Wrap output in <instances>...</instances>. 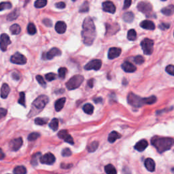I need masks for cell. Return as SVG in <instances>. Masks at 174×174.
<instances>
[{
    "mask_svg": "<svg viewBox=\"0 0 174 174\" xmlns=\"http://www.w3.org/2000/svg\"><path fill=\"white\" fill-rule=\"evenodd\" d=\"M82 37L84 44L90 46L95 38V27L93 19L88 16L84 19L82 25Z\"/></svg>",
    "mask_w": 174,
    "mask_h": 174,
    "instance_id": "obj_1",
    "label": "cell"
},
{
    "mask_svg": "<svg viewBox=\"0 0 174 174\" xmlns=\"http://www.w3.org/2000/svg\"><path fill=\"white\" fill-rule=\"evenodd\" d=\"M151 144L156 148L159 153L170 150L174 145V139L171 137H160L154 136L152 138Z\"/></svg>",
    "mask_w": 174,
    "mask_h": 174,
    "instance_id": "obj_2",
    "label": "cell"
},
{
    "mask_svg": "<svg viewBox=\"0 0 174 174\" xmlns=\"http://www.w3.org/2000/svg\"><path fill=\"white\" fill-rule=\"evenodd\" d=\"M49 99L46 95H40L37 97L32 104V108L31 110L29 117L34 116L35 114L41 112L43 109L45 108L46 104L48 103Z\"/></svg>",
    "mask_w": 174,
    "mask_h": 174,
    "instance_id": "obj_3",
    "label": "cell"
},
{
    "mask_svg": "<svg viewBox=\"0 0 174 174\" xmlns=\"http://www.w3.org/2000/svg\"><path fill=\"white\" fill-rule=\"evenodd\" d=\"M83 81H84V77L82 75H75L66 83V87L70 90H74L80 87Z\"/></svg>",
    "mask_w": 174,
    "mask_h": 174,
    "instance_id": "obj_4",
    "label": "cell"
},
{
    "mask_svg": "<svg viewBox=\"0 0 174 174\" xmlns=\"http://www.w3.org/2000/svg\"><path fill=\"white\" fill-rule=\"evenodd\" d=\"M128 103L135 108H140L145 104L144 98H142L133 93H130L127 97Z\"/></svg>",
    "mask_w": 174,
    "mask_h": 174,
    "instance_id": "obj_5",
    "label": "cell"
},
{
    "mask_svg": "<svg viewBox=\"0 0 174 174\" xmlns=\"http://www.w3.org/2000/svg\"><path fill=\"white\" fill-rule=\"evenodd\" d=\"M141 46L144 53L147 55H150L152 53L154 50L153 40L148 39V38H145L141 42Z\"/></svg>",
    "mask_w": 174,
    "mask_h": 174,
    "instance_id": "obj_6",
    "label": "cell"
},
{
    "mask_svg": "<svg viewBox=\"0 0 174 174\" xmlns=\"http://www.w3.org/2000/svg\"><path fill=\"white\" fill-rule=\"evenodd\" d=\"M10 61L12 63L17 64V65H25L27 63V58L20 52H16L11 57Z\"/></svg>",
    "mask_w": 174,
    "mask_h": 174,
    "instance_id": "obj_7",
    "label": "cell"
},
{
    "mask_svg": "<svg viewBox=\"0 0 174 174\" xmlns=\"http://www.w3.org/2000/svg\"><path fill=\"white\" fill-rule=\"evenodd\" d=\"M138 10L142 12L146 16H148L152 12V6L151 4L146 1H141L137 5Z\"/></svg>",
    "mask_w": 174,
    "mask_h": 174,
    "instance_id": "obj_8",
    "label": "cell"
},
{
    "mask_svg": "<svg viewBox=\"0 0 174 174\" xmlns=\"http://www.w3.org/2000/svg\"><path fill=\"white\" fill-rule=\"evenodd\" d=\"M61 55V51L60 49L57 48H52L50 51L46 52V53H44L42 55L43 59H48V60H51L54 57Z\"/></svg>",
    "mask_w": 174,
    "mask_h": 174,
    "instance_id": "obj_9",
    "label": "cell"
},
{
    "mask_svg": "<svg viewBox=\"0 0 174 174\" xmlns=\"http://www.w3.org/2000/svg\"><path fill=\"white\" fill-rule=\"evenodd\" d=\"M11 44V40L10 37L6 33H2L0 35V48L2 51H6L8 46Z\"/></svg>",
    "mask_w": 174,
    "mask_h": 174,
    "instance_id": "obj_10",
    "label": "cell"
},
{
    "mask_svg": "<svg viewBox=\"0 0 174 174\" xmlns=\"http://www.w3.org/2000/svg\"><path fill=\"white\" fill-rule=\"evenodd\" d=\"M56 161L55 156H54L53 154L48 152L44 154L40 159V163L42 164H46V165H52Z\"/></svg>",
    "mask_w": 174,
    "mask_h": 174,
    "instance_id": "obj_11",
    "label": "cell"
},
{
    "mask_svg": "<svg viewBox=\"0 0 174 174\" xmlns=\"http://www.w3.org/2000/svg\"><path fill=\"white\" fill-rule=\"evenodd\" d=\"M102 62L99 59H95L90 61L87 65L84 66V69L86 70H99L101 68Z\"/></svg>",
    "mask_w": 174,
    "mask_h": 174,
    "instance_id": "obj_12",
    "label": "cell"
},
{
    "mask_svg": "<svg viewBox=\"0 0 174 174\" xmlns=\"http://www.w3.org/2000/svg\"><path fill=\"white\" fill-rule=\"evenodd\" d=\"M58 136L59 138L63 139L65 142L68 143L71 145H73L74 144V142H73V139L72 137L69 134L68 131L67 130H61L58 133Z\"/></svg>",
    "mask_w": 174,
    "mask_h": 174,
    "instance_id": "obj_13",
    "label": "cell"
},
{
    "mask_svg": "<svg viewBox=\"0 0 174 174\" xmlns=\"http://www.w3.org/2000/svg\"><path fill=\"white\" fill-rule=\"evenodd\" d=\"M23 145V139L21 137H18L11 140L10 142V148L12 151H17L21 148Z\"/></svg>",
    "mask_w": 174,
    "mask_h": 174,
    "instance_id": "obj_14",
    "label": "cell"
},
{
    "mask_svg": "<svg viewBox=\"0 0 174 174\" xmlns=\"http://www.w3.org/2000/svg\"><path fill=\"white\" fill-rule=\"evenodd\" d=\"M102 7H103V10L105 12H109L111 14L115 13L116 6L113 4V2L109 1H104L103 4H102Z\"/></svg>",
    "mask_w": 174,
    "mask_h": 174,
    "instance_id": "obj_15",
    "label": "cell"
},
{
    "mask_svg": "<svg viewBox=\"0 0 174 174\" xmlns=\"http://www.w3.org/2000/svg\"><path fill=\"white\" fill-rule=\"evenodd\" d=\"M121 49L120 48H111L108 51V58L109 59H114L118 57L121 54Z\"/></svg>",
    "mask_w": 174,
    "mask_h": 174,
    "instance_id": "obj_16",
    "label": "cell"
},
{
    "mask_svg": "<svg viewBox=\"0 0 174 174\" xmlns=\"http://www.w3.org/2000/svg\"><path fill=\"white\" fill-rule=\"evenodd\" d=\"M122 68L123 70L125 71V72H128V73H133L135 72L136 71L137 68L136 67L135 65H133V64L131 63L128 61H125V63H123L122 64Z\"/></svg>",
    "mask_w": 174,
    "mask_h": 174,
    "instance_id": "obj_17",
    "label": "cell"
},
{
    "mask_svg": "<svg viewBox=\"0 0 174 174\" xmlns=\"http://www.w3.org/2000/svg\"><path fill=\"white\" fill-rule=\"evenodd\" d=\"M144 165L146 168L147 169L148 171H151V172H153V171H155V162L151 158H148L145 160Z\"/></svg>",
    "mask_w": 174,
    "mask_h": 174,
    "instance_id": "obj_18",
    "label": "cell"
},
{
    "mask_svg": "<svg viewBox=\"0 0 174 174\" xmlns=\"http://www.w3.org/2000/svg\"><path fill=\"white\" fill-rule=\"evenodd\" d=\"M148 146V143L146 139H142L139 142H138L135 146V149L139 152H142L144 150L146 149V148Z\"/></svg>",
    "mask_w": 174,
    "mask_h": 174,
    "instance_id": "obj_19",
    "label": "cell"
},
{
    "mask_svg": "<svg viewBox=\"0 0 174 174\" xmlns=\"http://www.w3.org/2000/svg\"><path fill=\"white\" fill-rule=\"evenodd\" d=\"M106 34L108 35V34H114V33H116L117 32H118L119 29V26L118 24H114V25H110V24H106Z\"/></svg>",
    "mask_w": 174,
    "mask_h": 174,
    "instance_id": "obj_20",
    "label": "cell"
},
{
    "mask_svg": "<svg viewBox=\"0 0 174 174\" xmlns=\"http://www.w3.org/2000/svg\"><path fill=\"white\" fill-rule=\"evenodd\" d=\"M67 29V25L66 23L63 21H59L57 22L55 25V30L56 32L60 34H63L65 32Z\"/></svg>",
    "mask_w": 174,
    "mask_h": 174,
    "instance_id": "obj_21",
    "label": "cell"
},
{
    "mask_svg": "<svg viewBox=\"0 0 174 174\" xmlns=\"http://www.w3.org/2000/svg\"><path fill=\"white\" fill-rule=\"evenodd\" d=\"M140 26L143 29H145L148 30H154L155 29V25L154 23L151 21L149 20H146L142 21V22L140 23Z\"/></svg>",
    "mask_w": 174,
    "mask_h": 174,
    "instance_id": "obj_22",
    "label": "cell"
},
{
    "mask_svg": "<svg viewBox=\"0 0 174 174\" xmlns=\"http://www.w3.org/2000/svg\"><path fill=\"white\" fill-rule=\"evenodd\" d=\"M10 87L8 84L6 83H4L2 85L1 89V98L6 99L8 97V95L10 93Z\"/></svg>",
    "mask_w": 174,
    "mask_h": 174,
    "instance_id": "obj_23",
    "label": "cell"
},
{
    "mask_svg": "<svg viewBox=\"0 0 174 174\" xmlns=\"http://www.w3.org/2000/svg\"><path fill=\"white\" fill-rule=\"evenodd\" d=\"M66 101V98L65 97H62V98L59 99L57 101L55 102V104H54V108L57 112L61 111L62 109H63L64 105L65 104Z\"/></svg>",
    "mask_w": 174,
    "mask_h": 174,
    "instance_id": "obj_24",
    "label": "cell"
},
{
    "mask_svg": "<svg viewBox=\"0 0 174 174\" xmlns=\"http://www.w3.org/2000/svg\"><path fill=\"white\" fill-rule=\"evenodd\" d=\"M19 15H20V10L18 8H16L8 14L7 16V20L8 21H14L18 17Z\"/></svg>",
    "mask_w": 174,
    "mask_h": 174,
    "instance_id": "obj_25",
    "label": "cell"
},
{
    "mask_svg": "<svg viewBox=\"0 0 174 174\" xmlns=\"http://www.w3.org/2000/svg\"><path fill=\"white\" fill-rule=\"evenodd\" d=\"M121 137V135L120 133H118L116 131H112V133H109V136H108V141L110 143H114L115 142L116 140H117L118 139H120Z\"/></svg>",
    "mask_w": 174,
    "mask_h": 174,
    "instance_id": "obj_26",
    "label": "cell"
},
{
    "mask_svg": "<svg viewBox=\"0 0 174 174\" xmlns=\"http://www.w3.org/2000/svg\"><path fill=\"white\" fill-rule=\"evenodd\" d=\"M161 12L163 13L164 15L166 16H170L171 14L174 13V6L173 5H170L168 6L166 8H164L161 10Z\"/></svg>",
    "mask_w": 174,
    "mask_h": 174,
    "instance_id": "obj_27",
    "label": "cell"
},
{
    "mask_svg": "<svg viewBox=\"0 0 174 174\" xmlns=\"http://www.w3.org/2000/svg\"><path fill=\"white\" fill-rule=\"evenodd\" d=\"M123 20L127 23H131L134 19V14L131 12H128L123 14Z\"/></svg>",
    "mask_w": 174,
    "mask_h": 174,
    "instance_id": "obj_28",
    "label": "cell"
},
{
    "mask_svg": "<svg viewBox=\"0 0 174 174\" xmlns=\"http://www.w3.org/2000/svg\"><path fill=\"white\" fill-rule=\"evenodd\" d=\"M10 31L12 35H18L20 33L21 29L20 25H18V24H14L10 27Z\"/></svg>",
    "mask_w": 174,
    "mask_h": 174,
    "instance_id": "obj_29",
    "label": "cell"
},
{
    "mask_svg": "<svg viewBox=\"0 0 174 174\" xmlns=\"http://www.w3.org/2000/svg\"><path fill=\"white\" fill-rule=\"evenodd\" d=\"M105 171L107 174H117L116 168L111 164H109L105 167Z\"/></svg>",
    "mask_w": 174,
    "mask_h": 174,
    "instance_id": "obj_30",
    "label": "cell"
},
{
    "mask_svg": "<svg viewBox=\"0 0 174 174\" xmlns=\"http://www.w3.org/2000/svg\"><path fill=\"white\" fill-rule=\"evenodd\" d=\"M83 110L87 114H92L94 111V107L90 104H87L83 106Z\"/></svg>",
    "mask_w": 174,
    "mask_h": 174,
    "instance_id": "obj_31",
    "label": "cell"
},
{
    "mask_svg": "<svg viewBox=\"0 0 174 174\" xmlns=\"http://www.w3.org/2000/svg\"><path fill=\"white\" fill-rule=\"evenodd\" d=\"M49 127L50 128L52 129L53 131H57L58 129L59 128V120L57 118H53L52 120L51 121V123L49 124Z\"/></svg>",
    "mask_w": 174,
    "mask_h": 174,
    "instance_id": "obj_32",
    "label": "cell"
},
{
    "mask_svg": "<svg viewBox=\"0 0 174 174\" xmlns=\"http://www.w3.org/2000/svg\"><path fill=\"white\" fill-rule=\"evenodd\" d=\"M14 174H26L27 170L24 166H17L14 170Z\"/></svg>",
    "mask_w": 174,
    "mask_h": 174,
    "instance_id": "obj_33",
    "label": "cell"
},
{
    "mask_svg": "<svg viewBox=\"0 0 174 174\" xmlns=\"http://www.w3.org/2000/svg\"><path fill=\"white\" fill-rule=\"evenodd\" d=\"M137 37V33L135 29H130L127 33V39L131 41H134Z\"/></svg>",
    "mask_w": 174,
    "mask_h": 174,
    "instance_id": "obj_34",
    "label": "cell"
},
{
    "mask_svg": "<svg viewBox=\"0 0 174 174\" xmlns=\"http://www.w3.org/2000/svg\"><path fill=\"white\" fill-rule=\"evenodd\" d=\"M27 32L29 35H34L37 32L36 27H35V25L32 23H30L27 26Z\"/></svg>",
    "mask_w": 174,
    "mask_h": 174,
    "instance_id": "obj_35",
    "label": "cell"
},
{
    "mask_svg": "<svg viewBox=\"0 0 174 174\" xmlns=\"http://www.w3.org/2000/svg\"><path fill=\"white\" fill-rule=\"evenodd\" d=\"M12 5L10 3V2L8 1H4V2H1L0 3V11H3L5 10H8L12 8Z\"/></svg>",
    "mask_w": 174,
    "mask_h": 174,
    "instance_id": "obj_36",
    "label": "cell"
},
{
    "mask_svg": "<svg viewBox=\"0 0 174 174\" xmlns=\"http://www.w3.org/2000/svg\"><path fill=\"white\" fill-rule=\"evenodd\" d=\"M99 146V142H93L89 146L87 147V150L89 152H93L97 149Z\"/></svg>",
    "mask_w": 174,
    "mask_h": 174,
    "instance_id": "obj_37",
    "label": "cell"
},
{
    "mask_svg": "<svg viewBox=\"0 0 174 174\" xmlns=\"http://www.w3.org/2000/svg\"><path fill=\"white\" fill-rule=\"evenodd\" d=\"M40 157H41V153H40V152H37V153L35 154L34 155L32 156L31 163H32V165L33 166H36L37 165L38 160L40 159Z\"/></svg>",
    "mask_w": 174,
    "mask_h": 174,
    "instance_id": "obj_38",
    "label": "cell"
},
{
    "mask_svg": "<svg viewBox=\"0 0 174 174\" xmlns=\"http://www.w3.org/2000/svg\"><path fill=\"white\" fill-rule=\"evenodd\" d=\"M89 10V4L87 1H84L81 6L80 7L79 12H87Z\"/></svg>",
    "mask_w": 174,
    "mask_h": 174,
    "instance_id": "obj_39",
    "label": "cell"
},
{
    "mask_svg": "<svg viewBox=\"0 0 174 174\" xmlns=\"http://www.w3.org/2000/svg\"><path fill=\"white\" fill-rule=\"evenodd\" d=\"M47 0H36L35 2V7L37 8H42L46 6Z\"/></svg>",
    "mask_w": 174,
    "mask_h": 174,
    "instance_id": "obj_40",
    "label": "cell"
},
{
    "mask_svg": "<svg viewBox=\"0 0 174 174\" xmlns=\"http://www.w3.org/2000/svg\"><path fill=\"white\" fill-rule=\"evenodd\" d=\"M48 121V119L46 118H37L35 119V123L40 126L46 125Z\"/></svg>",
    "mask_w": 174,
    "mask_h": 174,
    "instance_id": "obj_41",
    "label": "cell"
},
{
    "mask_svg": "<svg viewBox=\"0 0 174 174\" xmlns=\"http://www.w3.org/2000/svg\"><path fill=\"white\" fill-rule=\"evenodd\" d=\"M156 101V97L155 96H151L149 97H146V98H144L145 104L151 105L155 103Z\"/></svg>",
    "mask_w": 174,
    "mask_h": 174,
    "instance_id": "obj_42",
    "label": "cell"
},
{
    "mask_svg": "<svg viewBox=\"0 0 174 174\" xmlns=\"http://www.w3.org/2000/svg\"><path fill=\"white\" fill-rule=\"evenodd\" d=\"M67 72H68V70H67V68H59V70H58L59 78H61V79H64V78H65Z\"/></svg>",
    "mask_w": 174,
    "mask_h": 174,
    "instance_id": "obj_43",
    "label": "cell"
},
{
    "mask_svg": "<svg viewBox=\"0 0 174 174\" xmlns=\"http://www.w3.org/2000/svg\"><path fill=\"white\" fill-rule=\"evenodd\" d=\"M18 104L25 107V94L24 92L20 93V97L18 99Z\"/></svg>",
    "mask_w": 174,
    "mask_h": 174,
    "instance_id": "obj_44",
    "label": "cell"
},
{
    "mask_svg": "<svg viewBox=\"0 0 174 174\" xmlns=\"http://www.w3.org/2000/svg\"><path fill=\"white\" fill-rule=\"evenodd\" d=\"M36 80L37 81V82L39 83V84L41 85L42 87H46V82H45L44 78H43L42 76H40V75L36 76Z\"/></svg>",
    "mask_w": 174,
    "mask_h": 174,
    "instance_id": "obj_45",
    "label": "cell"
},
{
    "mask_svg": "<svg viewBox=\"0 0 174 174\" xmlns=\"http://www.w3.org/2000/svg\"><path fill=\"white\" fill-rule=\"evenodd\" d=\"M45 78H46V79L48 81L51 82V81H53L56 79L57 75L54 73H47V74H46V76H45Z\"/></svg>",
    "mask_w": 174,
    "mask_h": 174,
    "instance_id": "obj_46",
    "label": "cell"
},
{
    "mask_svg": "<svg viewBox=\"0 0 174 174\" xmlns=\"http://www.w3.org/2000/svg\"><path fill=\"white\" fill-rule=\"evenodd\" d=\"M133 61L136 64H138V65H141L144 62V58L141 55H138L136 56L133 59Z\"/></svg>",
    "mask_w": 174,
    "mask_h": 174,
    "instance_id": "obj_47",
    "label": "cell"
},
{
    "mask_svg": "<svg viewBox=\"0 0 174 174\" xmlns=\"http://www.w3.org/2000/svg\"><path fill=\"white\" fill-rule=\"evenodd\" d=\"M40 137V134L37 133H32L29 134L28 136V139L29 141H34V140H36L38 137Z\"/></svg>",
    "mask_w": 174,
    "mask_h": 174,
    "instance_id": "obj_48",
    "label": "cell"
},
{
    "mask_svg": "<svg viewBox=\"0 0 174 174\" xmlns=\"http://www.w3.org/2000/svg\"><path fill=\"white\" fill-rule=\"evenodd\" d=\"M165 70L171 76H174V65H170L167 67Z\"/></svg>",
    "mask_w": 174,
    "mask_h": 174,
    "instance_id": "obj_49",
    "label": "cell"
},
{
    "mask_svg": "<svg viewBox=\"0 0 174 174\" xmlns=\"http://www.w3.org/2000/svg\"><path fill=\"white\" fill-rule=\"evenodd\" d=\"M71 154H72V152L70 151V149L68 148L62 151V156H70L71 155Z\"/></svg>",
    "mask_w": 174,
    "mask_h": 174,
    "instance_id": "obj_50",
    "label": "cell"
},
{
    "mask_svg": "<svg viewBox=\"0 0 174 174\" xmlns=\"http://www.w3.org/2000/svg\"><path fill=\"white\" fill-rule=\"evenodd\" d=\"M42 23H44V25L45 26H46L48 27H51L52 26V22L51 19L49 18H44L43 19Z\"/></svg>",
    "mask_w": 174,
    "mask_h": 174,
    "instance_id": "obj_51",
    "label": "cell"
},
{
    "mask_svg": "<svg viewBox=\"0 0 174 174\" xmlns=\"http://www.w3.org/2000/svg\"><path fill=\"white\" fill-rule=\"evenodd\" d=\"M159 29H161V30H166L170 27V25L168 23H161L159 25Z\"/></svg>",
    "mask_w": 174,
    "mask_h": 174,
    "instance_id": "obj_52",
    "label": "cell"
},
{
    "mask_svg": "<svg viewBox=\"0 0 174 174\" xmlns=\"http://www.w3.org/2000/svg\"><path fill=\"white\" fill-rule=\"evenodd\" d=\"M55 7L57 8H59V9H63V8H65L66 7V4L63 1L58 2V3H57L55 4Z\"/></svg>",
    "mask_w": 174,
    "mask_h": 174,
    "instance_id": "obj_53",
    "label": "cell"
},
{
    "mask_svg": "<svg viewBox=\"0 0 174 174\" xmlns=\"http://www.w3.org/2000/svg\"><path fill=\"white\" fill-rule=\"evenodd\" d=\"M6 114H7V109L0 108V119L5 117V116H6Z\"/></svg>",
    "mask_w": 174,
    "mask_h": 174,
    "instance_id": "obj_54",
    "label": "cell"
},
{
    "mask_svg": "<svg viewBox=\"0 0 174 174\" xmlns=\"http://www.w3.org/2000/svg\"><path fill=\"white\" fill-rule=\"evenodd\" d=\"M132 3V0H125V3H124V9H127L130 7Z\"/></svg>",
    "mask_w": 174,
    "mask_h": 174,
    "instance_id": "obj_55",
    "label": "cell"
},
{
    "mask_svg": "<svg viewBox=\"0 0 174 174\" xmlns=\"http://www.w3.org/2000/svg\"><path fill=\"white\" fill-rule=\"evenodd\" d=\"M12 77L13 79L15 80H19L21 78L20 74H19L18 72H13L12 73Z\"/></svg>",
    "mask_w": 174,
    "mask_h": 174,
    "instance_id": "obj_56",
    "label": "cell"
},
{
    "mask_svg": "<svg viewBox=\"0 0 174 174\" xmlns=\"http://www.w3.org/2000/svg\"><path fill=\"white\" fill-rule=\"evenodd\" d=\"M73 166L72 164H65V163H62L61 165V167L62 169H65V170H67V169H70L71 168V167Z\"/></svg>",
    "mask_w": 174,
    "mask_h": 174,
    "instance_id": "obj_57",
    "label": "cell"
},
{
    "mask_svg": "<svg viewBox=\"0 0 174 174\" xmlns=\"http://www.w3.org/2000/svg\"><path fill=\"white\" fill-rule=\"evenodd\" d=\"M93 83H94V80L93 79H90L89 81H88L87 84L90 88H93Z\"/></svg>",
    "mask_w": 174,
    "mask_h": 174,
    "instance_id": "obj_58",
    "label": "cell"
},
{
    "mask_svg": "<svg viewBox=\"0 0 174 174\" xmlns=\"http://www.w3.org/2000/svg\"><path fill=\"white\" fill-rule=\"evenodd\" d=\"M4 157H5V154L4 153V152L2 151V150L0 148V160L4 159Z\"/></svg>",
    "mask_w": 174,
    "mask_h": 174,
    "instance_id": "obj_59",
    "label": "cell"
},
{
    "mask_svg": "<svg viewBox=\"0 0 174 174\" xmlns=\"http://www.w3.org/2000/svg\"><path fill=\"white\" fill-rule=\"evenodd\" d=\"M94 101H95L96 104H98V103H99V102H101V101H102V98H101V97H99V98L95 99L94 100Z\"/></svg>",
    "mask_w": 174,
    "mask_h": 174,
    "instance_id": "obj_60",
    "label": "cell"
},
{
    "mask_svg": "<svg viewBox=\"0 0 174 174\" xmlns=\"http://www.w3.org/2000/svg\"><path fill=\"white\" fill-rule=\"evenodd\" d=\"M127 170V172H125V171H124V174H131L129 172H128V170Z\"/></svg>",
    "mask_w": 174,
    "mask_h": 174,
    "instance_id": "obj_61",
    "label": "cell"
},
{
    "mask_svg": "<svg viewBox=\"0 0 174 174\" xmlns=\"http://www.w3.org/2000/svg\"><path fill=\"white\" fill-rule=\"evenodd\" d=\"M72 1H76V0H72Z\"/></svg>",
    "mask_w": 174,
    "mask_h": 174,
    "instance_id": "obj_62",
    "label": "cell"
},
{
    "mask_svg": "<svg viewBox=\"0 0 174 174\" xmlns=\"http://www.w3.org/2000/svg\"><path fill=\"white\" fill-rule=\"evenodd\" d=\"M162 1H166V0H162Z\"/></svg>",
    "mask_w": 174,
    "mask_h": 174,
    "instance_id": "obj_63",
    "label": "cell"
},
{
    "mask_svg": "<svg viewBox=\"0 0 174 174\" xmlns=\"http://www.w3.org/2000/svg\"><path fill=\"white\" fill-rule=\"evenodd\" d=\"M7 174H10V173H7Z\"/></svg>",
    "mask_w": 174,
    "mask_h": 174,
    "instance_id": "obj_64",
    "label": "cell"
}]
</instances>
